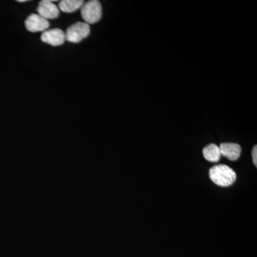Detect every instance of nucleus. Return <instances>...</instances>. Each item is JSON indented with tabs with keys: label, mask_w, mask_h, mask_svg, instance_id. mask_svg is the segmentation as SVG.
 <instances>
[{
	"label": "nucleus",
	"mask_w": 257,
	"mask_h": 257,
	"mask_svg": "<svg viewBox=\"0 0 257 257\" xmlns=\"http://www.w3.org/2000/svg\"><path fill=\"white\" fill-rule=\"evenodd\" d=\"M209 177L219 187H228L236 180V174L229 166L217 165L209 170Z\"/></svg>",
	"instance_id": "f257e3e1"
},
{
	"label": "nucleus",
	"mask_w": 257,
	"mask_h": 257,
	"mask_svg": "<svg viewBox=\"0 0 257 257\" xmlns=\"http://www.w3.org/2000/svg\"><path fill=\"white\" fill-rule=\"evenodd\" d=\"M81 15L85 23L92 25L99 22L102 15V8L100 2L90 0L84 3L81 8Z\"/></svg>",
	"instance_id": "f03ea898"
},
{
	"label": "nucleus",
	"mask_w": 257,
	"mask_h": 257,
	"mask_svg": "<svg viewBox=\"0 0 257 257\" xmlns=\"http://www.w3.org/2000/svg\"><path fill=\"white\" fill-rule=\"evenodd\" d=\"M90 33V27L85 23H74L67 28L65 33L66 40L72 43H79Z\"/></svg>",
	"instance_id": "7ed1b4c3"
},
{
	"label": "nucleus",
	"mask_w": 257,
	"mask_h": 257,
	"mask_svg": "<svg viewBox=\"0 0 257 257\" xmlns=\"http://www.w3.org/2000/svg\"><path fill=\"white\" fill-rule=\"evenodd\" d=\"M25 27L29 32H39L47 31L50 28V23L46 19L40 15L31 14L25 20Z\"/></svg>",
	"instance_id": "20e7f679"
},
{
	"label": "nucleus",
	"mask_w": 257,
	"mask_h": 257,
	"mask_svg": "<svg viewBox=\"0 0 257 257\" xmlns=\"http://www.w3.org/2000/svg\"><path fill=\"white\" fill-rule=\"evenodd\" d=\"M41 40L45 43L52 46H60L63 45L65 42V33L58 28L47 30L42 33Z\"/></svg>",
	"instance_id": "39448f33"
},
{
	"label": "nucleus",
	"mask_w": 257,
	"mask_h": 257,
	"mask_svg": "<svg viewBox=\"0 0 257 257\" xmlns=\"http://www.w3.org/2000/svg\"><path fill=\"white\" fill-rule=\"evenodd\" d=\"M37 10L39 15L46 20H53L58 18L60 15L58 7L49 0H42L40 2Z\"/></svg>",
	"instance_id": "423d86ee"
},
{
	"label": "nucleus",
	"mask_w": 257,
	"mask_h": 257,
	"mask_svg": "<svg viewBox=\"0 0 257 257\" xmlns=\"http://www.w3.org/2000/svg\"><path fill=\"white\" fill-rule=\"evenodd\" d=\"M219 149L221 156L226 157L228 160L236 161L239 158L241 153L240 145L236 143H221Z\"/></svg>",
	"instance_id": "0eeeda50"
},
{
	"label": "nucleus",
	"mask_w": 257,
	"mask_h": 257,
	"mask_svg": "<svg viewBox=\"0 0 257 257\" xmlns=\"http://www.w3.org/2000/svg\"><path fill=\"white\" fill-rule=\"evenodd\" d=\"M203 156L209 162L216 163L220 160L221 154L220 149L217 145L214 144H211V145H207V147H204L202 151Z\"/></svg>",
	"instance_id": "6e6552de"
},
{
	"label": "nucleus",
	"mask_w": 257,
	"mask_h": 257,
	"mask_svg": "<svg viewBox=\"0 0 257 257\" xmlns=\"http://www.w3.org/2000/svg\"><path fill=\"white\" fill-rule=\"evenodd\" d=\"M83 0H62L59 3V9L63 13H72L82 8Z\"/></svg>",
	"instance_id": "1a4fd4ad"
},
{
	"label": "nucleus",
	"mask_w": 257,
	"mask_h": 257,
	"mask_svg": "<svg viewBox=\"0 0 257 257\" xmlns=\"http://www.w3.org/2000/svg\"><path fill=\"white\" fill-rule=\"evenodd\" d=\"M252 160H253V165H255V167H257V147H256V145H255V146L253 147Z\"/></svg>",
	"instance_id": "9d476101"
},
{
	"label": "nucleus",
	"mask_w": 257,
	"mask_h": 257,
	"mask_svg": "<svg viewBox=\"0 0 257 257\" xmlns=\"http://www.w3.org/2000/svg\"><path fill=\"white\" fill-rule=\"evenodd\" d=\"M18 3H25L27 2L26 0H18Z\"/></svg>",
	"instance_id": "9b49d317"
}]
</instances>
